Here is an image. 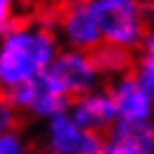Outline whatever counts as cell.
<instances>
[{
  "label": "cell",
  "mask_w": 154,
  "mask_h": 154,
  "mask_svg": "<svg viewBox=\"0 0 154 154\" xmlns=\"http://www.w3.org/2000/svg\"><path fill=\"white\" fill-rule=\"evenodd\" d=\"M60 49L51 9L20 14L16 25L0 38V92L9 94L42 78Z\"/></svg>",
  "instance_id": "6da1fadb"
},
{
  "label": "cell",
  "mask_w": 154,
  "mask_h": 154,
  "mask_svg": "<svg viewBox=\"0 0 154 154\" xmlns=\"http://www.w3.org/2000/svg\"><path fill=\"white\" fill-rule=\"evenodd\" d=\"M105 47L134 56L152 27L150 7L136 0H92Z\"/></svg>",
  "instance_id": "7a4b0ae2"
},
{
  "label": "cell",
  "mask_w": 154,
  "mask_h": 154,
  "mask_svg": "<svg viewBox=\"0 0 154 154\" xmlns=\"http://www.w3.org/2000/svg\"><path fill=\"white\" fill-rule=\"evenodd\" d=\"M51 25L63 49H78L96 54L103 47L98 18L94 14L92 0L67 2L51 9Z\"/></svg>",
  "instance_id": "3957f363"
},
{
  "label": "cell",
  "mask_w": 154,
  "mask_h": 154,
  "mask_svg": "<svg viewBox=\"0 0 154 154\" xmlns=\"http://www.w3.org/2000/svg\"><path fill=\"white\" fill-rule=\"evenodd\" d=\"M47 78L69 100L105 87L107 83L98 67L96 56L78 49H60L54 65L47 72Z\"/></svg>",
  "instance_id": "277c9868"
},
{
  "label": "cell",
  "mask_w": 154,
  "mask_h": 154,
  "mask_svg": "<svg viewBox=\"0 0 154 154\" xmlns=\"http://www.w3.org/2000/svg\"><path fill=\"white\" fill-rule=\"evenodd\" d=\"M105 89L112 96L119 123H154V100L132 72L107 81Z\"/></svg>",
  "instance_id": "5b68a950"
},
{
  "label": "cell",
  "mask_w": 154,
  "mask_h": 154,
  "mask_svg": "<svg viewBox=\"0 0 154 154\" xmlns=\"http://www.w3.org/2000/svg\"><path fill=\"white\" fill-rule=\"evenodd\" d=\"M5 96L16 105V109L23 116H36V119H45V121H51L56 116L65 114L69 109V103H72L47 78V74L42 78H38V81L5 94Z\"/></svg>",
  "instance_id": "8992f818"
},
{
  "label": "cell",
  "mask_w": 154,
  "mask_h": 154,
  "mask_svg": "<svg viewBox=\"0 0 154 154\" xmlns=\"http://www.w3.org/2000/svg\"><path fill=\"white\" fill-rule=\"evenodd\" d=\"M45 141L54 154H105V136L85 132L69 112L47 121Z\"/></svg>",
  "instance_id": "52a82bcc"
},
{
  "label": "cell",
  "mask_w": 154,
  "mask_h": 154,
  "mask_svg": "<svg viewBox=\"0 0 154 154\" xmlns=\"http://www.w3.org/2000/svg\"><path fill=\"white\" fill-rule=\"evenodd\" d=\"M69 116L76 121L78 125L83 127L89 134H100L107 136L109 130L119 123L116 119V109L112 103V96L105 87L94 89L89 94H83V96L74 98L69 103Z\"/></svg>",
  "instance_id": "ba28073f"
},
{
  "label": "cell",
  "mask_w": 154,
  "mask_h": 154,
  "mask_svg": "<svg viewBox=\"0 0 154 154\" xmlns=\"http://www.w3.org/2000/svg\"><path fill=\"white\" fill-rule=\"evenodd\" d=\"M105 154H154V123H116L105 136Z\"/></svg>",
  "instance_id": "9c48e42d"
},
{
  "label": "cell",
  "mask_w": 154,
  "mask_h": 154,
  "mask_svg": "<svg viewBox=\"0 0 154 154\" xmlns=\"http://www.w3.org/2000/svg\"><path fill=\"white\" fill-rule=\"evenodd\" d=\"M132 74L141 81V85L150 92L154 100V23L150 31H147L143 45L134 54V65H132Z\"/></svg>",
  "instance_id": "30bf717a"
},
{
  "label": "cell",
  "mask_w": 154,
  "mask_h": 154,
  "mask_svg": "<svg viewBox=\"0 0 154 154\" xmlns=\"http://www.w3.org/2000/svg\"><path fill=\"white\" fill-rule=\"evenodd\" d=\"M96 60H98V67L103 72L105 81H112V78L121 76V74H127L132 72V65H134V56L132 54H125L121 49H114V47H100L96 51Z\"/></svg>",
  "instance_id": "8fae6325"
},
{
  "label": "cell",
  "mask_w": 154,
  "mask_h": 154,
  "mask_svg": "<svg viewBox=\"0 0 154 154\" xmlns=\"http://www.w3.org/2000/svg\"><path fill=\"white\" fill-rule=\"evenodd\" d=\"M20 125H23V114L0 92V136L9 134V132H20Z\"/></svg>",
  "instance_id": "7c38bea8"
},
{
  "label": "cell",
  "mask_w": 154,
  "mask_h": 154,
  "mask_svg": "<svg viewBox=\"0 0 154 154\" xmlns=\"http://www.w3.org/2000/svg\"><path fill=\"white\" fill-rule=\"evenodd\" d=\"M0 154H29L20 132H9L0 136Z\"/></svg>",
  "instance_id": "4fadbf2b"
},
{
  "label": "cell",
  "mask_w": 154,
  "mask_h": 154,
  "mask_svg": "<svg viewBox=\"0 0 154 154\" xmlns=\"http://www.w3.org/2000/svg\"><path fill=\"white\" fill-rule=\"evenodd\" d=\"M18 18H20V11H16L14 5L7 0H0V38L14 27Z\"/></svg>",
  "instance_id": "5bb4252c"
},
{
  "label": "cell",
  "mask_w": 154,
  "mask_h": 154,
  "mask_svg": "<svg viewBox=\"0 0 154 154\" xmlns=\"http://www.w3.org/2000/svg\"><path fill=\"white\" fill-rule=\"evenodd\" d=\"M29 154H54V152H49V150H38V152H29Z\"/></svg>",
  "instance_id": "9a60e30c"
}]
</instances>
